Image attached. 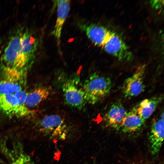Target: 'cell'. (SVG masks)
Listing matches in <instances>:
<instances>
[{
    "instance_id": "obj_1",
    "label": "cell",
    "mask_w": 164,
    "mask_h": 164,
    "mask_svg": "<svg viewBox=\"0 0 164 164\" xmlns=\"http://www.w3.org/2000/svg\"><path fill=\"white\" fill-rule=\"evenodd\" d=\"M87 103L94 104L106 97L110 92V78L96 72L89 76L82 85Z\"/></svg>"
},
{
    "instance_id": "obj_2",
    "label": "cell",
    "mask_w": 164,
    "mask_h": 164,
    "mask_svg": "<svg viewBox=\"0 0 164 164\" xmlns=\"http://www.w3.org/2000/svg\"><path fill=\"white\" fill-rule=\"evenodd\" d=\"M3 65L0 73V94H14L26 85V72Z\"/></svg>"
},
{
    "instance_id": "obj_3",
    "label": "cell",
    "mask_w": 164,
    "mask_h": 164,
    "mask_svg": "<svg viewBox=\"0 0 164 164\" xmlns=\"http://www.w3.org/2000/svg\"><path fill=\"white\" fill-rule=\"evenodd\" d=\"M39 132L50 138L65 139L69 131V126L64 119L57 114L46 115L37 124Z\"/></svg>"
},
{
    "instance_id": "obj_4",
    "label": "cell",
    "mask_w": 164,
    "mask_h": 164,
    "mask_svg": "<svg viewBox=\"0 0 164 164\" xmlns=\"http://www.w3.org/2000/svg\"><path fill=\"white\" fill-rule=\"evenodd\" d=\"M37 41L29 30H21L18 50V68L26 70L33 62L37 48Z\"/></svg>"
},
{
    "instance_id": "obj_5",
    "label": "cell",
    "mask_w": 164,
    "mask_h": 164,
    "mask_svg": "<svg viewBox=\"0 0 164 164\" xmlns=\"http://www.w3.org/2000/svg\"><path fill=\"white\" fill-rule=\"evenodd\" d=\"M80 85L79 78L76 76L68 79L62 87L65 103L79 110L82 109L87 103L82 85Z\"/></svg>"
},
{
    "instance_id": "obj_6",
    "label": "cell",
    "mask_w": 164,
    "mask_h": 164,
    "mask_svg": "<svg viewBox=\"0 0 164 164\" xmlns=\"http://www.w3.org/2000/svg\"><path fill=\"white\" fill-rule=\"evenodd\" d=\"M0 111L9 117H23L32 112L21 104L14 94H0Z\"/></svg>"
},
{
    "instance_id": "obj_7",
    "label": "cell",
    "mask_w": 164,
    "mask_h": 164,
    "mask_svg": "<svg viewBox=\"0 0 164 164\" xmlns=\"http://www.w3.org/2000/svg\"><path fill=\"white\" fill-rule=\"evenodd\" d=\"M107 53L122 61H129L133 58L132 53L121 38L115 32L111 35L103 46Z\"/></svg>"
},
{
    "instance_id": "obj_8",
    "label": "cell",
    "mask_w": 164,
    "mask_h": 164,
    "mask_svg": "<svg viewBox=\"0 0 164 164\" xmlns=\"http://www.w3.org/2000/svg\"><path fill=\"white\" fill-rule=\"evenodd\" d=\"M145 69V65L139 67L132 75L125 80L122 89L125 97H135L144 91L143 78Z\"/></svg>"
},
{
    "instance_id": "obj_9",
    "label": "cell",
    "mask_w": 164,
    "mask_h": 164,
    "mask_svg": "<svg viewBox=\"0 0 164 164\" xmlns=\"http://www.w3.org/2000/svg\"><path fill=\"white\" fill-rule=\"evenodd\" d=\"M79 26L86 33L88 38L98 46H103L112 32L104 26L94 23L80 24Z\"/></svg>"
},
{
    "instance_id": "obj_10",
    "label": "cell",
    "mask_w": 164,
    "mask_h": 164,
    "mask_svg": "<svg viewBox=\"0 0 164 164\" xmlns=\"http://www.w3.org/2000/svg\"><path fill=\"white\" fill-rule=\"evenodd\" d=\"M164 121L153 119L152 122L148 140L151 153L155 155L159 153L164 138Z\"/></svg>"
},
{
    "instance_id": "obj_11",
    "label": "cell",
    "mask_w": 164,
    "mask_h": 164,
    "mask_svg": "<svg viewBox=\"0 0 164 164\" xmlns=\"http://www.w3.org/2000/svg\"><path fill=\"white\" fill-rule=\"evenodd\" d=\"M127 112L120 101L114 103L104 117L106 125L117 129H120Z\"/></svg>"
},
{
    "instance_id": "obj_12",
    "label": "cell",
    "mask_w": 164,
    "mask_h": 164,
    "mask_svg": "<svg viewBox=\"0 0 164 164\" xmlns=\"http://www.w3.org/2000/svg\"><path fill=\"white\" fill-rule=\"evenodd\" d=\"M56 1L57 6V19L52 34L59 45L62 28L70 10V1L62 0Z\"/></svg>"
},
{
    "instance_id": "obj_13",
    "label": "cell",
    "mask_w": 164,
    "mask_h": 164,
    "mask_svg": "<svg viewBox=\"0 0 164 164\" xmlns=\"http://www.w3.org/2000/svg\"><path fill=\"white\" fill-rule=\"evenodd\" d=\"M145 121L139 115L136 108H135L127 112L120 129L124 133H135L142 128L145 123Z\"/></svg>"
},
{
    "instance_id": "obj_14",
    "label": "cell",
    "mask_w": 164,
    "mask_h": 164,
    "mask_svg": "<svg viewBox=\"0 0 164 164\" xmlns=\"http://www.w3.org/2000/svg\"><path fill=\"white\" fill-rule=\"evenodd\" d=\"M5 148V153L9 158L10 164H34L20 144L14 143L11 149Z\"/></svg>"
},
{
    "instance_id": "obj_15",
    "label": "cell",
    "mask_w": 164,
    "mask_h": 164,
    "mask_svg": "<svg viewBox=\"0 0 164 164\" xmlns=\"http://www.w3.org/2000/svg\"><path fill=\"white\" fill-rule=\"evenodd\" d=\"M50 93L49 87L41 86L27 93L25 105L27 108L35 107L47 99Z\"/></svg>"
},
{
    "instance_id": "obj_16",
    "label": "cell",
    "mask_w": 164,
    "mask_h": 164,
    "mask_svg": "<svg viewBox=\"0 0 164 164\" xmlns=\"http://www.w3.org/2000/svg\"><path fill=\"white\" fill-rule=\"evenodd\" d=\"M162 97H155L142 100L136 108L138 114L145 120L148 118L154 111Z\"/></svg>"
},
{
    "instance_id": "obj_17",
    "label": "cell",
    "mask_w": 164,
    "mask_h": 164,
    "mask_svg": "<svg viewBox=\"0 0 164 164\" xmlns=\"http://www.w3.org/2000/svg\"><path fill=\"white\" fill-rule=\"evenodd\" d=\"M162 1L155 0L151 1V4L152 7L156 9H159L161 8L163 4V2Z\"/></svg>"
},
{
    "instance_id": "obj_18",
    "label": "cell",
    "mask_w": 164,
    "mask_h": 164,
    "mask_svg": "<svg viewBox=\"0 0 164 164\" xmlns=\"http://www.w3.org/2000/svg\"><path fill=\"white\" fill-rule=\"evenodd\" d=\"M84 164H95L94 163H85Z\"/></svg>"
},
{
    "instance_id": "obj_19",
    "label": "cell",
    "mask_w": 164,
    "mask_h": 164,
    "mask_svg": "<svg viewBox=\"0 0 164 164\" xmlns=\"http://www.w3.org/2000/svg\"><path fill=\"white\" fill-rule=\"evenodd\" d=\"M2 162V161L0 159V162Z\"/></svg>"
},
{
    "instance_id": "obj_20",
    "label": "cell",
    "mask_w": 164,
    "mask_h": 164,
    "mask_svg": "<svg viewBox=\"0 0 164 164\" xmlns=\"http://www.w3.org/2000/svg\"></svg>"
}]
</instances>
